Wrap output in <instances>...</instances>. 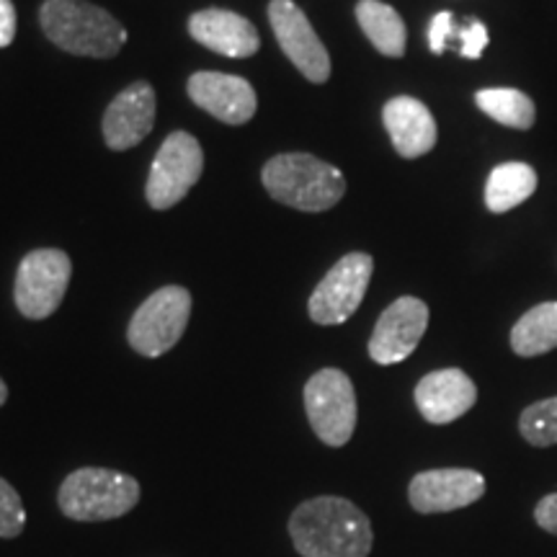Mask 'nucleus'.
Instances as JSON below:
<instances>
[{
    "instance_id": "nucleus-1",
    "label": "nucleus",
    "mask_w": 557,
    "mask_h": 557,
    "mask_svg": "<svg viewBox=\"0 0 557 557\" xmlns=\"http://www.w3.org/2000/svg\"><path fill=\"white\" fill-rule=\"evenodd\" d=\"M287 529L302 557H369L374 545L372 521L354 500L341 496L302 500Z\"/></svg>"
},
{
    "instance_id": "nucleus-2",
    "label": "nucleus",
    "mask_w": 557,
    "mask_h": 557,
    "mask_svg": "<svg viewBox=\"0 0 557 557\" xmlns=\"http://www.w3.org/2000/svg\"><path fill=\"white\" fill-rule=\"evenodd\" d=\"M39 24L52 45L81 58L107 60L127 45L120 21L88 0H45Z\"/></svg>"
},
{
    "instance_id": "nucleus-3",
    "label": "nucleus",
    "mask_w": 557,
    "mask_h": 557,
    "mask_svg": "<svg viewBox=\"0 0 557 557\" xmlns=\"http://www.w3.org/2000/svg\"><path fill=\"white\" fill-rule=\"evenodd\" d=\"M263 186L278 205L299 212H325L346 194V178L336 165L308 152H284L263 165Z\"/></svg>"
},
{
    "instance_id": "nucleus-4",
    "label": "nucleus",
    "mask_w": 557,
    "mask_h": 557,
    "mask_svg": "<svg viewBox=\"0 0 557 557\" xmlns=\"http://www.w3.org/2000/svg\"><path fill=\"white\" fill-rule=\"evenodd\" d=\"M139 504V483L127 472L81 468L62 480L58 506L73 521H111Z\"/></svg>"
},
{
    "instance_id": "nucleus-5",
    "label": "nucleus",
    "mask_w": 557,
    "mask_h": 557,
    "mask_svg": "<svg viewBox=\"0 0 557 557\" xmlns=\"http://www.w3.org/2000/svg\"><path fill=\"white\" fill-rule=\"evenodd\" d=\"M305 413L315 436L338 449L351 442L357 431V389L341 369H320L305 385Z\"/></svg>"
},
{
    "instance_id": "nucleus-6",
    "label": "nucleus",
    "mask_w": 557,
    "mask_h": 557,
    "mask_svg": "<svg viewBox=\"0 0 557 557\" xmlns=\"http://www.w3.org/2000/svg\"><path fill=\"white\" fill-rule=\"evenodd\" d=\"M191 318V295L184 287H163L150 295L132 315L127 341L137 354L158 359L184 336Z\"/></svg>"
},
{
    "instance_id": "nucleus-7",
    "label": "nucleus",
    "mask_w": 557,
    "mask_h": 557,
    "mask_svg": "<svg viewBox=\"0 0 557 557\" xmlns=\"http://www.w3.org/2000/svg\"><path fill=\"white\" fill-rule=\"evenodd\" d=\"M73 263L65 250L39 248L32 250L16 271V287L13 299L24 318L45 320L60 308L65 299Z\"/></svg>"
},
{
    "instance_id": "nucleus-8",
    "label": "nucleus",
    "mask_w": 557,
    "mask_h": 557,
    "mask_svg": "<svg viewBox=\"0 0 557 557\" xmlns=\"http://www.w3.org/2000/svg\"><path fill=\"white\" fill-rule=\"evenodd\" d=\"M205 171V152L189 132H173L158 150L145 186L152 209H171L189 194Z\"/></svg>"
},
{
    "instance_id": "nucleus-9",
    "label": "nucleus",
    "mask_w": 557,
    "mask_h": 557,
    "mask_svg": "<svg viewBox=\"0 0 557 557\" xmlns=\"http://www.w3.org/2000/svg\"><path fill=\"white\" fill-rule=\"evenodd\" d=\"M374 261L369 253H348L336 261L323 282L312 292L308 312L312 323L318 325H341L346 323L359 305L364 302V295L372 282Z\"/></svg>"
},
{
    "instance_id": "nucleus-10",
    "label": "nucleus",
    "mask_w": 557,
    "mask_h": 557,
    "mask_svg": "<svg viewBox=\"0 0 557 557\" xmlns=\"http://www.w3.org/2000/svg\"><path fill=\"white\" fill-rule=\"evenodd\" d=\"M271 29L276 34L278 47L292 60L299 73L310 83H325L331 78V58L325 45L312 29L302 9L292 0H271L269 3Z\"/></svg>"
},
{
    "instance_id": "nucleus-11",
    "label": "nucleus",
    "mask_w": 557,
    "mask_h": 557,
    "mask_svg": "<svg viewBox=\"0 0 557 557\" xmlns=\"http://www.w3.org/2000/svg\"><path fill=\"white\" fill-rule=\"evenodd\" d=\"M429 329V308L418 297H400L382 312L369 338V357L374 364L389 367L406 361Z\"/></svg>"
},
{
    "instance_id": "nucleus-12",
    "label": "nucleus",
    "mask_w": 557,
    "mask_h": 557,
    "mask_svg": "<svg viewBox=\"0 0 557 557\" xmlns=\"http://www.w3.org/2000/svg\"><path fill=\"white\" fill-rule=\"evenodd\" d=\"M485 496V478L478 470L442 468L418 472L408 485V500L418 513H449L478 504Z\"/></svg>"
},
{
    "instance_id": "nucleus-13",
    "label": "nucleus",
    "mask_w": 557,
    "mask_h": 557,
    "mask_svg": "<svg viewBox=\"0 0 557 557\" xmlns=\"http://www.w3.org/2000/svg\"><path fill=\"white\" fill-rule=\"evenodd\" d=\"M416 408L434 426L462 418L478 403V387L462 369H436L416 385Z\"/></svg>"
},
{
    "instance_id": "nucleus-14",
    "label": "nucleus",
    "mask_w": 557,
    "mask_h": 557,
    "mask_svg": "<svg viewBox=\"0 0 557 557\" xmlns=\"http://www.w3.org/2000/svg\"><path fill=\"white\" fill-rule=\"evenodd\" d=\"M191 101L214 120L225 124H246L253 120L256 107V90L246 78L227 73H194L189 78Z\"/></svg>"
},
{
    "instance_id": "nucleus-15",
    "label": "nucleus",
    "mask_w": 557,
    "mask_h": 557,
    "mask_svg": "<svg viewBox=\"0 0 557 557\" xmlns=\"http://www.w3.org/2000/svg\"><path fill=\"white\" fill-rule=\"evenodd\" d=\"M156 124V90L150 83H132L103 114V139L111 150H129L150 135Z\"/></svg>"
},
{
    "instance_id": "nucleus-16",
    "label": "nucleus",
    "mask_w": 557,
    "mask_h": 557,
    "mask_svg": "<svg viewBox=\"0 0 557 557\" xmlns=\"http://www.w3.org/2000/svg\"><path fill=\"white\" fill-rule=\"evenodd\" d=\"M382 122H385L393 148L400 158L416 160L434 150L438 137L436 120L426 103L413 99V96L389 99L382 109Z\"/></svg>"
},
{
    "instance_id": "nucleus-17",
    "label": "nucleus",
    "mask_w": 557,
    "mask_h": 557,
    "mask_svg": "<svg viewBox=\"0 0 557 557\" xmlns=\"http://www.w3.org/2000/svg\"><path fill=\"white\" fill-rule=\"evenodd\" d=\"M189 34L207 50L225 58H250L259 52V32L240 13L225 9H205L189 18Z\"/></svg>"
},
{
    "instance_id": "nucleus-18",
    "label": "nucleus",
    "mask_w": 557,
    "mask_h": 557,
    "mask_svg": "<svg viewBox=\"0 0 557 557\" xmlns=\"http://www.w3.org/2000/svg\"><path fill=\"white\" fill-rule=\"evenodd\" d=\"M537 171L521 160H511V163H500L491 171L485 181V207L493 214L511 212L513 207L524 205V201L537 191Z\"/></svg>"
},
{
    "instance_id": "nucleus-19",
    "label": "nucleus",
    "mask_w": 557,
    "mask_h": 557,
    "mask_svg": "<svg viewBox=\"0 0 557 557\" xmlns=\"http://www.w3.org/2000/svg\"><path fill=\"white\" fill-rule=\"evenodd\" d=\"M357 21L380 54H385V58L406 54V24L393 5L382 3V0H359Z\"/></svg>"
},
{
    "instance_id": "nucleus-20",
    "label": "nucleus",
    "mask_w": 557,
    "mask_h": 557,
    "mask_svg": "<svg viewBox=\"0 0 557 557\" xmlns=\"http://www.w3.org/2000/svg\"><path fill=\"white\" fill-rule=\"evenodd\" d=\"M511 348L524 359L542 357L557 348V299L537 305L513 323Z\"/></svg>"
},
{
    "instance_id": "nucleus-21",
    "label": "nucleus",
    "mask_w": 557,
    "mask_h": 557,
    "mask_svg": "<svg viewBox=\"0 0 557 557\" xmlns=\"http://www.w3.org/2000/svg\"><path fill=\"white\" fill-rule=\"evenodd\" d=\"M478 109L493 122L511 129H532L537 122V107L524 90L517 88H483L475 94Z\"/></svg>"
},
{
    "instance_id": "nucleus-22",
    "label": "nucleus",
    "mask_w": 557,
    "mask_h": 557,
    "mask_svg": "<svg viewBox=\"0 0 557 557\" xmlns=\"http://www.w3.org/2000/svg\"><path fill=\"white\" fill-rule=\"evenodd\" d=\"M519 431L532 447L545 449L557 444V395L527 406L519 416Z\"/></svg>"
},
{
    "instance_id": "nucleus-23",
    "label": "nucleus",
    "mask_w": 557,
    "mask_h": 557,
    "mask_svg": "<svg viewBox=\"0 0 557 557\" xmlns=\"http://www.w3.org/2000/svg\"><path fill=\"white\" fill-rule=\"evenodd\" d=\"M26 529V508L18 491L9 480L0 478V537L16 540Z\"/></svg>"
},
{
    "instance_id": "nucleus-24",
    "label": "nucleus",
    "mask_w": 557,
    "mask_h": 557,
    "mask_svg": "<svg viewBox=\"0 0 557 557\" xmlns=\"http://www.w3.org/2000/svg\"><path fill=\"white\" fill-rule=\"evenodd\" d=\"M455 39L459 41V54L465 60H478L487 47V29L483 21L472 18L462 29H455Z\"/></svg>"
},
{
    "instance_id": "nucleus-25",
    "label": "nucleus",
    "mask_w": 557,
    "mask_h": 557,
    "mask_svg": "<svg viewBox=\"0 0 557 557\" xmlns=\"http://www.w3.org/2000/svg\"><path fill=\"white\" fill-rule=\"evenodd\" d=\"M455 16H451L449 11H442L436 13L434 18H431V26H429V47L434 54H442L447 47L455 41Z\"/></svg>"
},
{
    "instance_id": "nucleus-26",
    "label": "nucleus",
    "mask_w": 557,
    "mask_h": 557,
    "mask_svg": "<svg viewBox=\"0 0 557 557\" xmlns=\"http://www.w3.org/2000/svg\"><path fill=\"white\" fill-rule=\"evenodd\" d=\"M534 521H537L540 529L557 537V493H549L534 506Z\"/></svg>"
},
{
    "instance_id": "nucleus-27",
    "label": "nucleus",
    "mask_w": 557,
    "mask_h": 557,
    "mask_svg": "<svg viewBox=\"0 0 557 557\" xmlns=\"http://www.w3.org/2000/svg\"><path fill=\"white\" fill-rule=\"evenodd\" d=\"M16 39V5L0 0V47H9Z\"/></svg>"
},
{
    "instance_id": "nucleus-28",
    "label": "nucleus",
    "mask_w": 557,
    "mask_h": 557,
    "mask_svg": "<svg viewBox=\"0 0 557 557\" xmlns=\"http://www.w3.org/2000/svg\"><path fill=\"white\" fill-rule=\"evenodd\" d=\"M5 400H9V385L0 377V406H5Z\"/></svg>"
}]
</instances>
